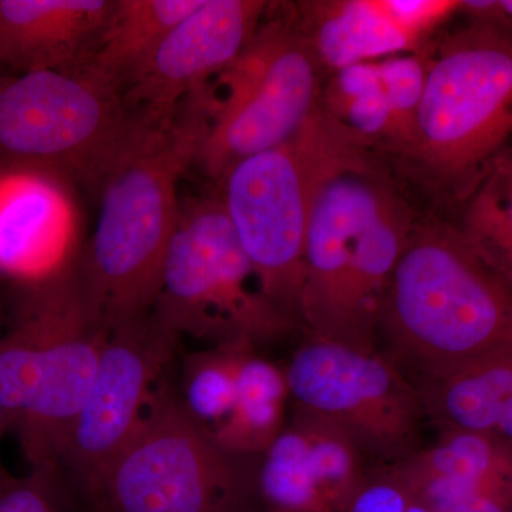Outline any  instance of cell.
Segmentation results:
<instances>
[{
	"label": "cell",
	"mask_w": 512,
	"mask_h": 512,
	"mask_svg": "<svg viewBox=\"0 0 512 512\" xmlns=\"http://www.w3.org/2000/svg\"><path fill=\"white\" fill-rule=\"evenodd\" d=\"M202 0H114L96 53L87 64L121 94L146 69L171 30Z\"/></svg>",
	"instance_id": "obj_20"
},
{
	"label": "cell",
	"mask_w": 512,
	"mask_h": 512,
	"mask_svg": "<svg viewBox=\"0 0 512 512\" xmlns=\"http://www.w3.org/2000/svg\"><path fill=\"white\" fill-rule=\"evenodd\" d=\"M406 512H436L429 504L424 503L419 497H414L412 504L409 505Z\"/></svg>",
	"instance_id": "obj_31"
},
{
	"label": "cell",
	"mask_w": 512,
	"mask_h": 512,
	"mask_svg": "<svg viewBox=\"0 0 512 512\" xmlns=\"http://www.w3.org/2000/svg\"><path fill=\"white\" fill-rule=\"evenodd\" d=\"M384 355L414 384L512 349V289L458 228L414 225L380 319Z\"/></svg>",
	"instance_id": "obj_3"
},
{
	"label": "cell",
	"mask_w": 512,
	"mask_h": 512,
	"mask_svg": "<svg viewBox=\"0 0 512 512\" xmlns=\"http://www.w3.org/2000/svg\"><path fill=\"white\" fill-rule=\"evenodd\" d=\"M2 328L3 322L2 319H0V332H2ZM8 431V424H6L5 414H3L2 407H0V443H2L3 436H5ZM5 474H8V471H6V468L3 467L2 461H0V477L5 476Z\"/></svg>",
	"instance_id": "obj_30"
},
{
	"label": "cell",
	"mask_w": 512,
	"mask_h": 512,
	"mask_svg": "<svg viewBox=\"0 0 512 512\" xmlns=\"http://www.w3.org/2000/svg\"><path fill=\"white\" fill-rule=\"evenodd\" d=\"M52 175L12 168L0 178V272L23 282L62 265L64 204Z\"/></svg>",
	"instance_id": "obj_17"
},
{
	"label": "cell",
	"mask_w": 512,
	"mask_h": 512,
	"mask_svg": "<svg viewBox=\"0 0 512 512\" xmlns=\"http://www.w3.org/2000/svg\"><path fill=\"white\" fill-rule=\"evenodd\" d=\"M183 113L133 111L93 188L96 228L80 266L87 296L109 329L153 312L181 217L178 184L197 163L205 121L197 100Z\"/></svg>",
	"instance_id": "obj_1"
},
{
	"label": "cell",
	"mask_w": 512,
	"mask_h": 512,
	"mask_svg": "<svg viewBox=\"0 0 512 512\" xmlns=\"http://www.w3.org/2000/svg\"><path fill=\"white\" fill-rule=\"evenodd\" d=\"M320 107L365 150L380 146L397 153L392 104L376 60L332 73L322 87Z\"/></svg>",
	"instance_id": "obj_22"
},
{
	"label": "cell",
	"mask_w": 512,
	"mask_h": 512,
	"mask_svg": "<svg viewBox=\"0 0 512 512\" xmlns=\"http://www.w3.org/2000/svg\"><path fill=\"white\" fill-rule=\"evenodd\" d=\"M0 512H87L62 467L30 468L23 477H0Z\"/></svg>",
	"instance_id": "obj_26"
},
{
	"label": "cell",
	"mask_w": 512,
	"mask_h": 512,
	"mask_svg": "<svg viewBox=\"0 0 512 512\" xmlns=\"http://www.w3.org/2000/svg\"><path fill=\"white\" fill-rule=\"evenodd\" d=\"M414 225L372 161L323 187L303 254L299 320L308 338L379 350L384 299Z\"/></svg>",
	"instance_id": "obj_4"
},
{
	"label": "cell",
	"mask_w": 512,
	"mask_h": 512,
	"mask_svg": "<svg viewBox=\"0 0 512 512\" xmlns=\"http://www.w3.org/2000/svg\"><path fill=\"white\" fill-rule=\"evenodd\" d=\"M151 313L178 338L210 348L255 350L299 328L262 293L220 195L181 208Z\"/></svg>",
	"instance_id": "obj_7"
},
{
	"label": "cell",
	"mask_w": 512,
	"mask_h": 512,
	"mask_svg": "<svg viewBox=\"0 0 512 512\" xmlns=\"http://www.w3.org/2000/svg\"><path fill=\"white\" fill-rule=\"evenodd\" d=\"M363 451L315 414L293 410L255 476L256 508L279 512H346L365 483Z\"/></svg>",
	"instance_id": "obj_13"
},
{
	"label": "cell",
	"mask_w": 512,
	"mask_h": 512,
	"mask_svg": "<svg viewBox=\"0 0 512 512\" xmlns=\"http://www.w3.org/2000/svg\"><path fill=\"white\" fill-rule=\"evenodd\" d=\"M109 333L87 296L80 255L20 284L0 332V407L30 468L60 466Z\"/></svg>",
	"instance_id": "obj_2"
},
{
	"label": "cell",
	"mask_w": 512,
	"mask_h": 512,
	"mask_svg": "<svg viewBox=\"0 0 512 512\" xmlns=\"http://www.w3.org/2000/svg\"><path fill=\"white\" fill-rule=\"evenodd\" d=\"M441 431H470L512 444V349L416 384Z\"/></svg>",
	"instance_id": "obj_19"
},
{
	"label": "cell",
	"mask_w": 512,
	"mask_h": 512,
	"mask_svg": "<svg viewBox=\"0 0 512 512\" xmlns=\"http://www.w3.org/2000/svg\"><path fill=\"white\" fill-rule=\"evenodd\" d=\"M238 346H215L190 353L184 363L181 403L192 419L212 431L227 420L237 392Z\"/></svg>",
	"instance_id": "obj_24"
},
{
	"label": "cell",
	"mask_w": 512,
	"mask_h": 512,
	"mask_svg": "<svg viewBox=\"0 0 512 512\" xmlns=\"http://www.w3.org/2000/svg\"><path fill=\"white\" fill-rule=\"evenodd\" d=\"M114 0H0V63L77 72L90 63Z\"/></svg>",
	"instance_id": "obj_16"
},
{
	"label": "cell",
	"mask_w": 512,
	"mask_h": 512,
	"mask_svg": "<svg viewBox=\"0 0 512 512\" xmlns=\"http://www.w3.org/2000/svg\"><path fill=\"white\" fill-rule=\"evenodd\" d=\"M262 0H202L165 37L123 92L128 110L174 113L247 46L268 12Z\"/></svg>",
	"instance_id": "obj_14"
},
{
	"label": "cell",
	"mask_w": 512,
	"mask_h": 512,
	"mask_svg": "<svg viewBox=\"0 0 512 512\" xmlns=\"http://www.w3.org/2000/svg\"><path fill=\"white\" fill-rule=\"evenodd\" d=\"M3 86H5V84H3L2 80H0V92H2Z\"/></svg>",
	"instance_id": "obj_33"
},
{
	"label": "cell",
	"mask_w": 512,
	"mask_h": 512,
	"mask_svg": "<svg viewBox=\"0 0 512 512\" xmlns=\"http://www.w3.org/2000/svg\"><path fill=\"white\" fill-rule=\"evenodd\" d=\"M460 8L454 0H313L291 16L322 69L335 73L420 50Z\"/></svg>",
	"instance_id": "obj_15"
},
{
	"label": "cell",
	"mask_w": 512,
	"mask_h": 512,
	"mask_svg": "<svg viewBox=\"0 0 512 512\" xmlns=\"http://www.w3.org/2000/svg\"><path fill=\"white\" fill-rule=\"evenodd\" d=\"M178 343L153 313L110 329L92 390L60 458L86 511L140 426Z\"/></svg>",
	"instance_id": "obj_12"
},
{
	"label": "cell",
	"mask_w": 512,
	"mask_h": 512,
	"mask_svg": "<svg viewBox=\"0 0 512 512\" xmlns=\"http://www.w3.org/2000/svg\"><path fill=\"white\" fill-rule=\"evenodd\" d=\"M244 512H279V511L264 510V508H252V510H248V511H244Z\"/></svg>",
	"instance_id": "obj_32"
},
{
	"label": "cell",
	"mask_w": 512,
	"mask_h": 512,
	"mask_svg": "<svg viewBox=\"0 0 512 512\" xmlns=\"http://www.w3.org/2000/svg\"><path fill=\"white\" fill-rule=\"evenodd\" d=\"M285 375L295 409L335 424L365 456L396 464L419 450V390L382 350L309 338Z\"/></svg>",
	"instance_id": "obj_11"
},
{
	"label": "cell",
	"mask_w": 512,
	"mask_h": 512,
	"mask_svg": "<svg viewBox=\"0 0 512 512\" xmlns=\"http://www.w3.org/2000/svg\"><path fill=\"white\" fill-rule=\"evenodd\" d=\"M458 231L512 289V153L495 161L468 195Z\"/></svg>",
	"instance_id": "obj_23"
},
{
	"label": "cell",
	"mask_w": 512,
	"mask_h": 512,
	"mask_svg": "<svg viewBox=\"0 0 512 512\" xmlns=\"http://www.w3.org/2000/svg\"><path fill=\"white\" fill-rule=\"evenodd\" d=\"M446 512H512V491H478L460 498Z\"/></svg>",
	"instance_id": "obj_29"
},
{
	"label": "cell",
	"mask_w": 512,
	"mask_h": 512,
	"mask_svg": "<svg viewBox=\"0 0 512 512\" xmlns=\"http://www.w3.org/2000/svg\"><path fill=\"white\" fill-rule=\"evenodd\" d=\"M414 497L406 480L389 466L367 476L346 512H406Z\"/></svg>",
	"instance_id": "obj_27"
},
{
	"label": "cell",
	"mask_w": 512,
	"mask_h": 512,
	"mask_svg": "<svg viewBox=\"0 0 512 512\" xmlns=\"http://www.w3.org/2000/svg\"><path fill=\"white\" fill-rule=\"evenodd\" d=\"M512 153V40L470 23L427 57L409 158L430 180L468 197Z\"/></svg>",
	"instance_id": "obj_6"
},
{
	"label": "cell",
	"mask_w": 512,
	"mask_h": 512,
	"mask_svg": "<svg viewBox=\"0 0 512 512\" xmlns=\"http://www.w3.org/2000/svg\"><path fill=\"white\" fill-rule=\"evenodd\" d=\"M392 104L397 153L409 157L416 137L417 116L427 80L426 53L376 60Z\"/></svg>",
	"instance_id": "obj_25"
},
{
	"label": "cell",
	"mask_w": 512,
	"mask_h": 512,
	"mask_svg": "<svg viewBox=\"0 0 512 512\" xmlns=\"http://www.w3.org/2000/svg\"><path fill=\"white\" fill-rule=\"evenodd\" d=\"M460 12L467 13L470 23L488 26L512 40V0H468L461 2Z\"/></svg>",
	"instance_id": "obj_28"
},
{
	"label": "cell",
	"mask_w": 512,
	"mask_h": 512,
	"mask_svg": "<svg viewBox=\"0 0 512 512\" xmlns=\"http://www.w3.org/2000/svg\"><path fill=\"white\" fill-rule=\"evenodd\" d=\"M165 380L87 512H244L255 481Z\"/></svg>",
	"instance_id": "obj_9"
},
{
	"label": "cell",
	"mask_w": 512,
	"mask_h": 512,
	"mask_svg": "<svg viewBox=\"0 0 512 512\" xmlns=\"http://www.w3.org/2000/svg\"><path fill=\"white\" fill-rule=\"evenodd\" d=\"M392 467L436 512L478 491H512V444L485 434L441 431L436 443Z\"/></svg>",
	"instance_id": "obj_18"
},
{
	"label": "cell",
	"mask_w": 512,
	"mask_h": 512,
	"mask_svg": "<svg viewBox=\"0 0 512 512\" xmlns=\"http://www.w3.org/2000/svg\"><path fill=\"white\" fill-rule=\"evenodd\" d=\"M367 161V150L319 106L295 136L239 161L218 184L262 293L298 326L313 207L332 178Z\"/></svg>",
	"instance_id": "obj_5"
},
{
	"label": "cell",
	"mask_w": 512,
	"mask_h": 512,
	"mask_svg": "<svg viewBox=\"0 0 512 512\" xmlns=\"http://www.w3.org/2000/svg\"><path fill=\"white\" fill-rule=\"evenodd\" d=\"M320 66L291 13L255 35L197 93L205 130L197 163L220 184L234 165L295 136L320 106Z\"/></svg>",
	"instance_id": "obj_8"
},
{
	"label": "cell",
	"mask_w": 512,
	"mask_h": 512,
	"mask_svg": "<svg viewBox=\"0 0 512 512\" xmlns=\"http://www.w3.org/2000/svg\"><path fill=\"white\" fill-rule=\"evenodd\" d=\"M288 399L285 370L254 349H242L234 406L212 436L231 456H262L284 430Z\"/></svg>",
	"instance_id": "obj_21"
},
{
	"label": "cell",
	"mask_w": 512,
	"mask_h": 512,
	"mask_svg": "<svg viewBox=\"0 0 512 512\" xmlns=\"http://www.w3.org/2000/svg\"><path fill=\"white\" fill-rule=\"evenodd\" d=\"M133 111L92 70L23 73L0 92V157L94 187Z\"/></svg>",
	"instance_id": "obj_10"
}]
</instances>
